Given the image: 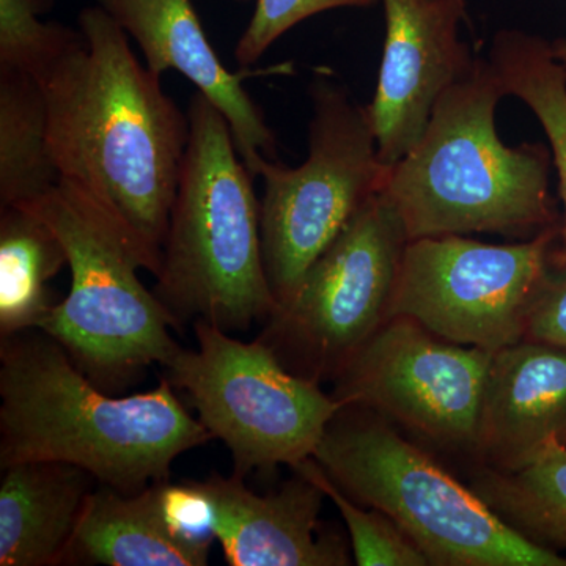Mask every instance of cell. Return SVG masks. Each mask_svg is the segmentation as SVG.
Returning <instances> with one entry per match:
<instances>
[{"mask_svg":"<svg viewBox=\"0 0 566 566\" xmlns=\"http://www.w3.org/2000/svg\"><path fill=\"white\" fill-rule=\"evenodd\" d=\"M80 35L40 77L52 158L112 212L161 270L175 193L189 140V117L142 66L102 7L80 14Z\"/></svg>","mask_w":566,"mask_h":566,"instance_id":"cell-1","label":"cell"},{"mask_svg":"<svg viewBox=\"0 0 566 566\" xmlns=\"http://www.w3.org/2000/svg\"><path fill=\"white\" fill-rule=\"evenodd\" d=\"M175 387L118 397L99 389L41 329L0 337V468L54 461L98 485L139 493L178 457L211 441Z\"/></svg>","mask_w":566,"mask_h":566,"instance_id":"cell-2","label":"cell"},{"mask_svg":"<svg viewBox=\"0 0 566 566\" xmlns=\"http://www.w3.org/2000/svg\"><path fill=\"white\" fill-rule=\"evenodd\" d=\"M505 93L485 59L436 103L422 139L387 167L381 191L409 240L491 233L527 241L560 229L543 144L506 147L495 132Z\"/></svg>","mask_w":566,"mask_h":566,"instance_id":"cell-3","label":"cell"},{"mask_svg":"<svg viewBox=\"0 0 566 566\" xmlns=\"http://www.w3.org/2000/svg\"><path fill=\"white\" fill-rule=\"evenodd\" d=\"M153 293L177 322L226 331L266 322L277 308L264 268L260 202L229 122L200 92Z\"/></svg>","mask_w":566,"mask_h":566,"instance_id":"cell-4","label":"cell"},{"mask_svg":"<svg viewBox=\"0 0 566 566\" xmlns=\"http://www.w3.org/2000/svg\"><path fill=\"white\" fill-rule=\"evenodd\" d=\"M54 230L69 259L71 285L39 329L66 349L99 389L118 395L181 346L177 322L145 289L139 270L153 264L136 238L92 197L62 180L29 205Z\"/></svg>","mask_w":566,"mask_h":566,"instance_id":"cell-5","label":"cell"},{"mask_svg":"<svg viewBox=\"0 0 566 566\" xmlns=\"http://www.w3.org/2000/svg\"><path fill=\"white\" fill-rule=\"evenodd\" d=\"M314 458L357 504L386 513L431 566H566L506 526L430 450L381 416L342 406Z\"/></svg>","mask_w":566,"mask_h":566,"instance_id":"cell-6","label":"cell"},{"mask_svg":"<svg viewBox=\"0 0 566 566\" xmlns=\"http://www.w3.org/2000/svg\"><path fill=\"white\" fill-rule=\"evenodd\" d=\"M311 98L307 159L286 167L260 156L249 166L253 177L263 178L260 233L277 305L293 296L312 264L381 191L387 175L368 106L323 73L312 82Z\"/></svg>","mask_w":566,"mask_h":566,"instance_id":"cell-7","label":"cell"},{"mask_svg":"<svg viewBox=\"0 0 566 566\" xmlns=\"http://www.w3.org/2000/svg\"><path fill=\"white\" fill-rule=\"evenodd\" d=\"M197 349L181 348L163 378L188 397L212 439L229 449L233 474L271 471L314 457L342 405L322 385L283 367L260 340L243 342L203 319Z\"/></svg>","mask_w":566,"mask_h":566,"instance_id":"cell-8","label":"cell"},{"mask_svg":"<svg viewBox=\"0 0 566 566\" xmlns=\"http://www.w3.org/2000/svg\"><path fill=\"white\" fill-rule=\"evenodd\" d=\"M408 232L385 192L356 212L304 275L293 296L264 322L256 340L283 367L323 385L335 381L390 319Z\"/></svg>","mask_w":566,"mask_h":566,"instance_id":"cell-9","label":"cell"},{"mask_svg":"<svg viewBox=\"0 0 566 566\" xmlns=\"http://www.w3.org/2000/svg\"><path fill=\"white\" fill-rule=\"evenodd\" d=\"M493 352L394 316L335 378L333 397L381 416L431 453L475 464Z\"/></svg>","mask_w":566,"mask_h":566,"instance_id":"cell-10","label":"cell"},{"mask_svg":"<svg viewBox=\"0 0 566 566\" xmlns=\"http://www.w3.org/2000/svg\"><path fill=\"white\" fill-rule=\"evenodd\" d=\"M557 240L558 229L512 244L465 234L409 240L390 318L408 316L446 340L488 352L515 345Z\"/></svg>","mask_w":566,"mask_h":566,"instance_id":"cell-11","label":"cell"},{"mask_svg":"<svg viewBox=\"0 0 566 566\" xmlns=\"http://www.w3.org/2000/svg\"><path fill=\"white\" fill-rule=\"evenodd\" d=\"M386 41L374 102L378 155L394 166L422 139L436 103L475 66L460 39L464 0H382Z\"/></svg>","mask_w":566,"mask_h":566,"instance_id":"cell-12","label":"cell"},{"mask_svg":"<svg viewBox=\"0 0 566 566\" xmlns=\"http://www.w3.org/2000/svg\"><path fill=\"white\" fill-rule=\"evenodd\" d=\"M243 475L211 474L200 486L212 506V532L230 566L352 565L344 536L322 531L326 494L311 479H292L268 494L244 485Z\"/></svg>","mask_w":566,"mask_h":566,"instance_id":"cell-13","label":"cell"},{"mask_svg":"<svg viewBox=\"0 0 566 566\" xmlns=\"http://www.w3.org/2000/svg\"><path fill=\"white\" fill-rule=\"evenodd\" d=\"M551 441L566 447V346L521 340L493 353L474 465L517 471Z\"/></svg>","mask_w":566,"mask_h":566,"instance_id":"cell-14","label":"cell"},{"mask_svg":"<svg viewBox=\"0 0 566 566\" xmlns=\"http://www.w3.org/2000/svg\"><path fill=\"white\" fill-rule=\"evenodd\" d=\"M99 7L132 35L147 69L161 76L175 70L192 82L229 122L245 166L275 155V137L243 81L212 50L192 0H98Z\"/></svg>","mask_w":566,"mask_h":566,"instance_id":"cell-15","label":"cell"},{"mask_svg":"<svg viewBox=\"0 0 566 566\" xmlns=\"http://www.w3.org/2000/svg\"><path fill=\"white\" fill-rule=\"evenodd\" d=\"M0 565L66 564L88 494L98 482L77 465L25 461L2 469Z\"/></svg>","mask_w":566,"mask_h":566,"instance_id":"cell-16","label":"cell"},{"mask_svg":"<svg viewBox=\"0 0 566 566\" xmlns=\"http://www.w3.org/2000/svg\"><path fill=\"white\" fill-rule=\"evenodd\" d=\"M159 483L126 494L96 485L71 539L66 564L205 566L211 546L178 538L159 509Z\"/></svg>","mask_w":566,"mask_h":566,"instance_id":"cell-17","label":"cell"},{"mask_svg":"<svg viewBox=\"0 0 566 566\" xmlns=\"http://www.w3.org/2000/svg\"><path fill=\"white\" fill-rule=\"evenodd\" d=\"M464 472L469 488L517 535L553 553L566 551V447L551 441L517 471L472 465Z\"/></svg>","mask_w":566,"mask_h":566,"instance_id":"cell-18","label":"cell"},{"mask_svg":"<svg viewBox=\"0 0 566 566\" xmlns=\"http://www.w3.org/2000/svg\"><path fill=\"white\" fill-rule=\"evenodd\" d=\"M65 264L62 241L35 211L0 208V337L39 329L54 307L48 283Z\"/></svg>","mask_w":566,"mask_h":566,"instance_id":"cell-19","label":"cell"},{"mask_svg":"<svg viewBox=\"0 0 566 566\" xmlns=\"http://www.w3.org/2000/svg\"><path fill=\"white\" fill-rule=\"evenodd\" d=\"M61 181L41 82L0 69V208L35 202Z\"/></svg>","mask_w":566,"mask_h":566,"instance_id":"cell-20","label":"cell"},{"mask_svg":"<svg viewBox=\"0 0 566 566\" xmlns=\"http://www.w3.org/2000/svg\"><path fill=\"white\" fill-rule=\"evenodd\" d=\"M488 61L505 96L527 104L549 140L564 207L556 248L566 253V69L554 57L549 41L521 31L499 32Z\"/></svg>","mask_w":566,"mask_h":566,"instance_id":"cell-21","label":"cell"},{"mask_svg":"<svg viewBox=\"0 0 566 566\" xmlns=\"http://www.w3.org/2000/svg\"><path fill=\"white\" fill-rule=\"evenodd\" d=\"M334 502L349 532L353 558L359 566H430L412 539L386 513L357 504L316 463L314 457L292 465Z\"/></svg>","mask_w":566,"mask_h":566,"instance_id":"cell-22","label":"cell"},{"mask_svg":"<svg viewBox=\"0 0 566 566\" xmlns=\"http://www.w3.org/2000/svg\"><path fill=\"white\" fill-rule=\"evenodd\" d=\"M51 0H0V69L40 80L80 35L55 22H41Z\"/></svg>","mask_w":566,"mask_h":566,"instance_id":"cell-23","label":"cell"},{"mask_svg":"<svg viewBox=\"0 0 566 566\" xmlns=\"http://www.w3.org/2000/svg\"><path fill=\"white\" fill-rule=\"evenodd\" d=\"M379 0H256L248 28L238 41L234 57L251 66L290 31L307 18L335 9H365Z\"/></svg>","mask_w":566,"mask_h":566,"instance_id":"cell-24","label":"cell"},{"mask_svg":"<svg viewBox=\"0 0 566 566\" xmlns=\"http://www.w3.org/2000/svg\"><path fill=\"white\" fill-rule=\"evenodd\" d=\"M524 340L566 346V253L556 245L528 307Z\"/></svg>","mask_w":566,"mask_h":566,"instance_id":"cell-25","label":"cell"},{"mask_svg":"<svg viewBox=\"0 0 566 566\" xmlns=\"http://www.w3.org/2000/svg\"><path fill=\"white\" fill-rule=\"evenodd\" d=\"M159 509L167 527L178 538L196 545L211 546L214 542L212 506L199 480H164L159 483Z\"/></svg>","mask_w":566,"mask_h":566,"instance_id":"cell-26","label":"cell"},{"mask_svg":"<svg viewBox=\"0 0 566 566\" xmlns=\"http://www.w3.org/2000/svg\"><path fill=\"white\" fill-rule=\"evenodd\" d=\"M551 46H553L554 57L566 69V39L553 41Z\"/></svg>","mask_w":566,"mask_h":566,"instance_id":"cell-27","label":"cell"},{"mask_svg":"<svg viewBox=\"0 0 566 566\" xmlns=\"http://www.w3.org/2000/svg\"><path fill=\"white\" fill-rule=\"evenodd\" d=\"M241 2H248V0H241Z\"/></svg>","mask_w":566,"mask_h":566,"instance_id":"cell-28","label":"cell"}]
</instances>
